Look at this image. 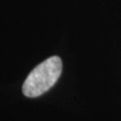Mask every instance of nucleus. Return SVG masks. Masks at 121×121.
<instances>
[{
  "instance_id": "1",
  "label": "nucleus",
  "mask_w": 121,
  "mask_h": 121,
  "mask_svg": "<svg viewBox=\"0 0 121 121\" xmlns=\"http://www.w3.org/2000/svg\"><path fill=\"white\" fill-rule=\"evenodd\" d=\"M63 63L59 56H51L37 65L28 74L22 86V93L28 98H35L48 92L60 77Z\"/></svg>"
}]
</instances>
